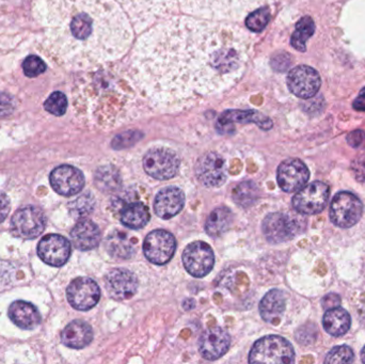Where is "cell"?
Returning a JSON list of instances; mask_svg holds the SVG:
<instances>
[{
    "label": "cell",
    "mask_w": 365,
    "mask_h": 364,
    "mask_svg": "<svg viewBox=\"0 0 365 364\" xmlns=\"http://www.w3.org/2000/svg\"><path fill=\"white\" fill-rule=\"evenodd\" d=\"M252 41L231 24L173 17L140 36L133 51V80L152 104L182 106L235 85Z\"/></svg>",
    "instance_id": "obj_1"
},
{
    "label": "cell",
    "mask_w": 365,
    "mask_h": 364,
    "mask_svg": "<svg viewBox=\"0 0 365 364\" xmlns=\"http://www.w3.org/2000/svg\"><path fill=\"white\" fill-rule=\"evenodd\" d=\"M34 13L45 49L62 66L96 68L121 58L133 29L115 0H38Z\"/></svg>",
    "instance_id": "obj_2"
},
{
    "label": "cell",
    "mask_w": 365,
    "mask_h": 364,
    "mask_svg": "<svg viewBox=\"0 0 365 364\" xmlns=\"http://www.w3.org/2000/svg\"><path fill=\"white\" fill-rule=\"evenodd\" d=\"M128 11L133 21L140 26L151 24L160 17L181 12L202 19H240L250 14L265 0H118Z\"/></svg>",
    "instance_id": "obj_3"
},
{
    "label": "cell",
    "mask_w": 365,
    "mask_h": 364,
    "mask_svg": "<svg viewBox=\"0 0 365 364\" xmlns=\"http://www.w3.org/2000/svg\"><path fill=\"white\" fill-rule=\"evenodd\" d=\"M295 361L293 346L284 338L267 336L255 342L249 355L250 363L289 364Z\"/></svg>",
    "instance_id": "obj_4"
},
{
    "label": "cell",
    "mask_w": 365,
    "mask_h": 364,
    "mask_svg": "<svg viewBox=\"0 0 365 364\" xmlns=\"http://www.w3.org/2000/svg\"><path fill=\"white\" fill-rule=\"evenodd\" d=\"M364 214V204L355 194L349 192H339L332 199L330 219L340 228L355 226Z\"/></svg>",
    "instance_id": "obj_5"
},
{
    "label": "cell",
    "mask_w": 365,
    "mask_h": 364,
    "mask_svg": "<svg viewBox=\"0 0 365 364\" xmlns=\"http://www.w3.org/2000/svg\"><path fill=\"white\" fill-rule=\"evenodd\" d=\"M329 186L324 182H313L298 190L293 198V207L302 215L322 213L329 200Z\"/></svg>",
    "instance_id": "obj_6"
},
{
    "label": "cell",
    "mask_w": 365,
    "mask_h": 364,
    "mask_svg": "<svg viewBox=\"0 0 365 364\" xmlns=\"http://www.w3.org/2000/svg\"><path fill=\"white\" fill-rule=\"evenodd\" d=\"M143 167L150 177L165 181L177 175L180 168V160L177 154L171 150L156 147L145 154Z\"/></svg>",
    "instance_id": "obj_7"
},
{
    "label": "cell",
    "mask_w": 365,
    "mask_h": 364,
    "mask_svg": "<svg viewBox=\"0 0 365 364\" xmlns=\"http://www.w3.org/2000/svg\"><path fill=\"white\" fill-rule=\"evenodd\" d=\"M46 226L44 213L36 207H26L17 211L11 220V231L14 236L34 239L40 236Z\"/></svg>",
    "instance_id": "obj_8"
},
{
    "label": "cell",
    "mask_w": 365,
    "mask_h": 364,
    "mask_svg": "<svg viewBox=\"0 0 365 364\" xmlns=\"http://www.w3.org/2000/svg\"><path fill=\"white\" fill-rule=\"evenodd\" d=\"M302 231L297 218L283 213H272L263 222V232L272 244H281L294 239Z\"/></svg>",
    "instance_id": "obj_9"
},
{
    "label": "cell",
    "mask_w": 365,
    "mask_h": 364,
    "mask_svg": "<svg viewBox=\"0 0 365 364\" xmlns=\"http://www.w3.org/2000/svg\"><path fill=\"white\" fill-rule=\"evenodd\" d=\"M177 241L170 232L166 230L152 231L145 237L143 252L150 262L165 265L175 256Z\"/></svg>",
    "instance_id": "obj_10"
},
{
    "label": "cell",
    "mask_w": 365,
    "mask_h": 364,
    "mask_svg": "<svg viewBox=\"0 0 365 364\" xmlns=\"http://www.w3.org/2000/svg\"><path fill=\"white\" fill-rule=\"evenodd\" d=\"M182 264L185 269L193 277H204L214 267V251L204 241H195L187 246L184 250Z\"/></svg>",
    "instance_id": "obj_11"
},
{
    "label": "cell",
    "mask_w": 365,
    "mask_h": 364,
    "mask_svg": "<svg viewBox=\"0 0 365 364\" xmlns=\"http://www.w3.org/2000/svg\"><path fill=\"white\" fill-rule=\"evenodd\" d=\"M66 296L74 309L88 311L98 305L101 290L96 282L90 278H77L68 286Z\"/></svg>",
    "instance_id": "obj_12"
},
{
    "label": "cell",
    "mask_w": 365,
    "mask_h": 364,
    "mask_svg": "<svg viewBox=\"0 0 365 364\" xmlns=\"http://www.w3.org/2000/svg\"><path fill=\"white\" fill-rule=\"evenodd\" d=\"M321 85V76L317 71L311 66H297L293 68L287 76V85L292 93L304 100L317 95Z\"/></svg>",
    "instance_id": "obj_13"
},
{
    "label": "cell",
    "mask_w": 365,
    "mask_h": 364,
    "mask_svg": "<svg viewBox=\"0 0 365 364\" xmlns=\"http://www.w3.org/2000/svg\"><path fill=\"white\" fill-rule=\"evenodd\" d=\"M310 177L308 167L297 158L281 162L277 172V180L281 189L285 192H295L302 189Z\"/></svg>",
    "instance_id": "obj_14"
},
{
    "label": "cell",
    "mask_w": 365,
    "mask_h": 364,
    "mask_svg": "<svg viewBox=\"0 0 365 364\" xmlns=\"http://www.w3.org/2000/svg\"><path fill=\"white\" fill-rule=\"evenodd\" d=\"M197 180L207 187H219L227 180V166L219 154L207 153L202 156L195 165Z\"/></svg>",
    "instance_id": "obj_15"
},
{
    "label": "cell",
    "mask_w": 365,
    "mask_h": 364,
    "mask_svg": "<svg viewBox=\"0 0 365 364\" xmlns=\"http://www.w3.org/2000/svg\"><path fill=\"white\" fill-rule=\"evenodd\" d=\"M49 181L53 190L64 197L78 194L85 185L83 172L70 165H63L53 169Z\"/></svg>",
    "instance_id": "obj_16"
},
{
    "label": "cell",
    "mask_w": 365,
    "mask_h": 364,
    "mask_svg": "<svg viewBox=\"0 0 365 364\" xmlns=\"http://www.w3.org/2000/svg\"><path fill=\"white\" fill-rule=\"evenodd\" d=\"M38 254L41 260L46 264L55 267L62 266L70 259V241L61 235H46L38 243Z\"/></svg>",
    "instance_id": "obj_17"
},
{
    "label": "cell",
    "mask_w": 365,
    "mask_h": 364,
    "mask_svg": "<svg viewBox=\"0 0 365 364\" xmlns=\"http://www.w3.org/2000/svg\"><path fill=\"white\" fill-rule=\"evenodd\" d=\"M105 286L111 298L115 301H126L136 294L138 290V280L132 271L115 269L107 274Z\"/></svg>",
    "instance_id": "obj_18"
},
{
    "label": "cell",
    "mask_w": 365,
    "mask_h": 364,
    "mask_svg": "<svg viewBox=\"0 0 365 364\" xmlns=\"http://www.w3.org/2000/svg\"><path fill=\"white\" fill-rule=\"evenodd\" d=\"M231 338L221 327L206 329L199 341V352L206 360L214 361L221 358L229 350Z\"/></svg>",
    "instance_id": "obj_19"
},
{
    "label": "cell",
    "mask_w": 365,
    "mask_h": 364,
    "mask_svg": "<svg viewBox=\"0 0 365 364\" xmlns=\"http://www.w3.org/2000/svg\"><path fill=\"white\" fill-rule=\"evenodd\" d=\"M184 204L185 194L180 188H165L156 196L154 211L158 217L170 219L182 211Z\"/></svg>",
    "instance_id": "obj_20"
},
{
    "label": "cell",
    "mask_w": 365,
    "mask_h": 364,
    "mask_svg": "<svg viewBox=\"0 0 365 364\" xmlns=\"http://www.w3.org/2000/svg\"><path fill=\"white\" fill-rule=\"evenodd\" d=\"M73 245L81 251H89L98 247L101 241V231L94 222L81 220L71 232Z\"/></svg>",
    "instance_id": "obj_21"
},
{
    "label": "cell",
    "mask_w": 365,
    "mask_h": 364,
    "mask_svg": "<svg viewBox=\"0 0 365 364\" xmlns=\"http://www.w3.org/2000/svg\"><path fill=\"white\" fill-rule=\"evenodd\" d=\"M9 318L19 328L31 331L40 325L41 316L36 306L27 301H14L9 308Z\"/></svg>",
    "instance_id": "obj_22"
},
{
    "label": "cell",
    "mask_w": 365,
    "mask_h": 364,
    "mask_svg": "<svg viewBox=\"0 0 365 364\" xmlns=\"http://www.w3.org/2000/svg\"><path fill=\"white\" fill-rule=\"evenodd\" d=\"M61 339L64 345L68 348L81 350L91 343L93 331L87 323L74 321L62 331Z\"/></svg>",
    "instance_id": "obj_23"
},
{
    "label": "cell",
    "mask_w": 365,
    "mask_h": 364,
    "mask_svg": "<svg viewBox=\"0 0 365 364\" xmlns=\"http://www.w3.org/2000/svg\"><path fill=\"white\" fill-rule=\"evenodd\" d=\"M285 310L284 293L280 290H272L259 303V313L265 322L277 324Z\"/></svg>",
    "instance_id": "obj_24"
},
{
    "label": "cell",
    "mask_w": 365,
    "mask_h": 364,
    "mask_svg": "<svg viewBox=\"0 0 365 364\" xmlns=\"http://www.w3.org/2000/svg\"><path fill=\"white\" fill-rule=\"evenodd\" d=\"M351 318L349 312L342 308L326 310L323 318L324 329L332 337H342L351 328Z\"/></svg>",
    "instance_id": "obj_25"
},
{
    "label": "cell",
    "mask_w": 365,
    "mask_h": 364,
    "mask_svg": "<svg viewBox=\"0 0 365 364\" xmlns=\"http://www.w3.org/2000/svg\"><path fill=\"white\" fill-rule=\"evenodd\" d=\"M105 248L113 258L130 259L134 256L135 245L128 233L115 230L107 236Z\"/></svg>",
    "instance_id": "obj_26"
},
{
    "label": "cell",
    "mask_w": 365,
    "mask_h": 364,
    "mask_svg": "<svg viewBox=\"0 0 365 364\" xmlns=\"http://www.w3.org/2000/svg\"><path fill=\"white\" fill-rule=\"evenodd\" d=\"M233 220L234 216L231 209L227 207H218L210 213L206 220V233L212 237L220 236L225 231L229 230Z\"/></svg>",
    "instance_id": "obj_27"
},
{
    "label": "cell",
    "mask_w": 365,
    "mask_h": 364,
    "mask_svg": "<svg viewBox=\"0 0 365 364\" xmlns=\"http://www.w3.org/2000/svg\"><path fill=\"white\" fill-rule=\"evenodd\" d=\"M149 220V209L143 203L132 202L122 209L121 222L128 228H143Z\"/></svg>",
    "instance_id": "obj_28"
},
{
    "label": "cell",
    "mask_w": 365,
    "mask_h": 364,
    "mask_svg": "<svg viewBox=\"0 0 365 364\" xmlns=\"http://www.w3.org/2000/svg\"><path fill=\"white\" fill-rule=\"evenodd\" d=\"M232 122H238V123H252L257 124L263 130H270L272 128V120L268 119L265 115L257 113V111H227L221 115L219 119L220 125H227Z\"/></svg>",
    "instance_id": "obj_29"
},
{
    "label": "cell",
    "mask_w": 365,
    "mask_h": 364,
    "mask_svg": "<svg viewBox=\"0 0 365 364\" xmlns=\"http://www.w3.org/2000/svg\"><path fill=\"white\" fill-rule=\"evenodd\" d=\"M94 182L96 187L103 192H113L121 187L122 179L119 170L115 167L107 165L96 170Z\"/></svg>",
    "instance_id": "obj_30"
},
{
    "label": "cell",
    "mask_w": 365,
    "mask_h": 364,
    "mask_svg": "<svg viewBox=\"0 0 365 364\" xmlns=\"http://www.w3.org/2000/svg\"><path fill=\"white\" fill-rule=\"evenodd\" d=\"M315 24L310 16H304L298 21L291 38V44L297 51H307V41L314 34Z\"/></svg>",
    "instance_id": "obj_31"
},
{
    "label": "cell",
    "mask_w": 365,
    "mask_h": 364,
    "mask_svg": "<svg viewBox=\"0 0 365 364\" xmlns=\"http://www.w3.org/2000/svg\"><path fill=\"white\" fill-rule=\"evenodd\" d=\"M257 188L253 182L240 183L233 190V199L240 207H248L255 202L257 199Z\"/></svg>",
    "instance_id": "obj_32"
},
{
    "label": "cell",
    "mask_w": 365,
    "mask_h": 364,
    "mask_svg": "<svg viewBox=\"0 0 365 364\" xmlns=\"http://www.w3.org/2000/svg\"><path fill=\"white\" fill-rule=\"evenodd\" d=\"M96 207V199L90 192L78 197L70 204V211L74 217L83 218L92 213Z\"/></svg>",
    "instance_id": "obj_33"
},
{
    "label": "cell",
    "mask_w": 365,
    "mask_h": 364,
    "mask_svg": "<svg viewBox=\"0 0 365 364\" xmlns=\"http://www.w3.org/2000/svg\"><path fill=\"white\" fill-rule=\"evenodd\" d=\"M270 19V12L268 8L257 9L247 16L246 26L253 32H259L266 27Z\"/></svg>",
    "instance_id": "obj_34"
},
{
    "label": "cell",
    "mask_w": 365,
    "mask_h": 364,
    "mask_svg": "<svg viewBox=\"0 0 365 364\" xmlns=\"http://www.w3.org/2000/svg\"><path fill=\"white\" fill-rule=\"evenodd\" d=\"M45 110L51 115H63L68 109V98L62 92H53L44 103Z\"/></svg>",
    "instance_id": "obj_35"
},
{
    "label": "cell",
    "mask_w": 365,
    "mask_h": 364,
    "mask_svg": "<svg viewBox=\"0 0 365 364\" xmlns=\"http://www.w3.org/2000/svg\"><path fill=\"white\" fill-rule=\"evenodd\" d=\"M354 359H355V354H354L353 350L349 346L342 345L332 348L328 353L324 363L347 364L354 363Z\"/></svg>",
    "instance_id": "obj_36"
},
{
    "label": "cell",
    "mask_w": 365,
    "mask_h": 364,
    "mask_svg": "<svg viewBox=\"0 0 365 364\" xmlns=\"http://www.w3.org/2000/svg\"><path fill=\"white\" fill-rule=\"evenodd\" d=\"M23 70L27 77H36L46 70V64L38 56H28L23 63Z\"/></svg>",
    "instance_id": "obj_37"
},
{
    "label": "cell",
    "mask_w": 365,
    "mask_h": 364,
    "mask_svg": "<svg viewBox=\"0 0 365 364\" xmlns=\"http://www.w3.org/2000/svg\"><path fill=\"white\" fill-rule=\"evenodd\" d=\"M141 135L137 132H125V134L119 135L115 137L113 141V147L115 150L123 149V147H130L136 143L140 139Z\"/></svg>",
    "instance_id": "obj_38"
},
{
    "label": "cell",
    "mask_w": 365,
    "mask_h": 364,
    "mask_svg": "<svg viewBox=\"0 0 365 364\" xmlns=\"http://www.w3.org/2000/svg\"><path fill=\"white\" fill-rule=\"evenodd\" d=\"M15 100L12 96L6 93L0 92V117H6V115H11L14 111Z\"/></svg>",
    "instance_id": "obj_39"
},
{
    "label": "cell",
    "mask_w": 365,
    "mask_h": 364,
    "mask_svg": "<svg viewBox=\"0 0 365 364\" xmlns=\"http://www.w3.org/2000/svg\"><path fill=\"white\" fill-rule=\"evenodd\" d=\"M351 170L355 175L356 180L360 183L365 184V153L354 160Z\"/></svg>",
    "instance_id": "obj_40"
},
{
    "label": "cell",
    "mask_w": 365,
    "mask_h": 364,
    "mask_svg": "<svg viewBox=\"0 0 365 364\" xmlns=\"http://www.w3.org/2000/svg\"><path fill=\"white\" fill-rule=\"evenodd\" d=\"M365 134L362 130H354L347 136V142L353 147H360L364 145Z\"/></svg>",
    "instance_id": "obj_41"
},
{
    "label": "cell",
    "mask_w": 365,
    "mask_h": 364,
    "mask_svg": "<svg viewBox=\"0 0 365 364\" xmlns=\"http://www.w3.org/2000/svg\"><path fill=\"white\" fill-rule=\"evenodd\" d=\"M322 303L325 310L334 309L341 305V297L338 294H328L324 297Z\"/></svg>",
    "instance_id": "obj_42"
},
{
    "label": "cell",
    "mask_w": 365,
    "mask_h": 364,
    "mask_svg": "<svg viewBox=\"0 0 365 364\" xmlns=\"http://www.w3.org/2000/svg\"><path fill=\"white\" fill-rule=\"evenodd\" d=\"M9 212H10V202L8 197L0 192V224L6 219Z\"/></svg>",
    "instance_id": "obj_43"
},
{
    "label": "cell",
    "mask_w": 365,
    "mask_h": 364,
    "mask_svg": "<svg viewBox=\"0 0 365 364\" xmlns=\"http://www.w3.org/2000/svg\"><path fill=\"white\" fill-rule=\"evenodd\" d=\"M354 108L358 111H365V93L360 92V95L354 102Z\"/></svg>",
    "instance_id": "obj_44"
},
{
    "label": "cell",
    "mask_w": 365,
    "mask_h": 364,
    "mask_svg": "<svg viewBox=\"0 0 365 364\" xmlns=\"http://www.w3.org/2000/svg\"><path fill=\"white\" fill-rule=\"evenodd\" d=\"M361 359H362V363H365V346H364V350H362V352H361Z\"/></svg>",
    "instance_id": "obj_45"
},
{
    "label": "cell",
    "mask_w": 365,
    "mask_h": 364,
    "mask_svg": "<svg viewBox=\"0 0 365 364\" xmlns=\"http://www.w3.org/2000/svg\"><path fill=\"white\" fill-rule=\"evenodd\" d=\"M361 92H364V93H365V88H364V89L361 90Z\"/></svg>",
    "instance_id": "obj_46"
}]
</instances>
